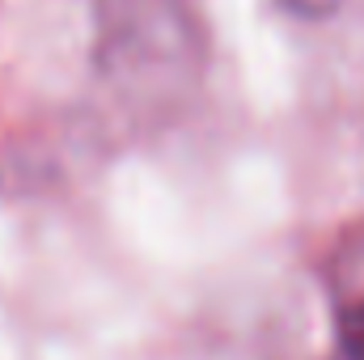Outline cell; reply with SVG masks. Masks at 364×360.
<instances>
[{
  "instance_id": "cell-1",
  "label": "cell",
  "mask_w": 364,
  "mask_h": 360,
  "mask_svg": "<svg viewBox=\"0 0 364 360\" xmlns=\"http://www.w3.org/2000/svg\"><path fill=\"white\" fill-rule=\"evenodd\" d=\"M343 344L352 360H364V292L343 305Z\"/></svg>"
},
{
  "instance_id": "cell-2",
  "label": "cell",
  "mask_w": 364,
  "mask_h": 360,
  "mask_svg": "<svg viewBox=\"0 0 364 360\" xmlns=\"http://www.w3.org/2000/svg\"><path fill=\"white\" fill-rule=\"evenodd\" d=\"M284 9H292V13H301V17H331V13H339L348 0H279Z\"/></svg>"
}]
</instances>
